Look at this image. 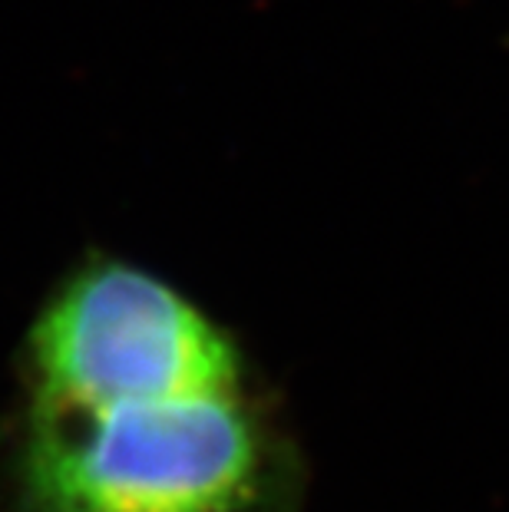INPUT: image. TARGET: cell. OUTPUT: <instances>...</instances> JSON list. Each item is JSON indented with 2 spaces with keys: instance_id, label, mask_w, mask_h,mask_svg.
<instances>
[{
  "instance_id": "3",
  "label": "cell",
  "mask_w": 509,
  "mask_h": 512,
  "mask_svg": "<svg viewBox=\"0 0 509 512\" xmlns=\"http://www.w3.org/2000/svg\"><path fill=\"white\" fill-rule=\"evenodd\" d=\"M506 47H509V40H506Z\"/></svg>"
},
{
  "instance_id": "2",
  "label": "cell",
  "mask_w": 509,
  "mask_h": 512,
  "mask_svg": "<svg viewBox=\"0 0 509 512\" xmlns=\"http://www.w3.org/2000/svg\"><path fill=\"white\" fill-rule=\"evenodd\" d=\"M24 403L103 410L252 384L242 341L156 271L116 255L77 261L40 301L20 354Z\"/></svg>"
},
{
  "instance_id": "1",
  "label": "cell",
  "mask_w": 509,
  "mask_h": 512,
  "mask_svg": "<svg viewBox=\"0 0 509 512\" xmlns=\"http://www.w3.org/2000/svg\"><path fill=\"white\" fill-rule=\"evenodd\" d=\"M291 476V446L255 380L103 410L24 403L20 417L27 512H272Z\"/></svg>"
}]
</instances>
